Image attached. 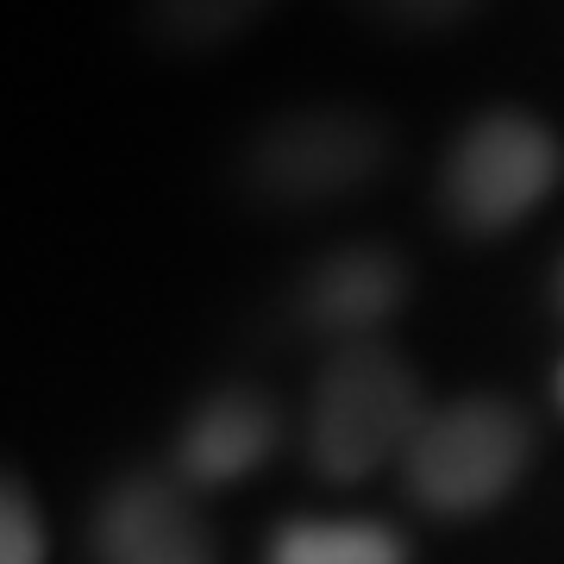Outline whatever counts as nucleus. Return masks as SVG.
<instances>
[{"mask_svg": "<svg viewBox=\"0 0 564 564\" xmlns=\"http://www.w3.org/2000/svg\"><path fill=\"white\" fill-rule=\"evenodd\" d=\"M395 163V126L377 107L314 101L263 120L232 158V182L245 202L270 214H307L364 195Z\"/></svg>", "mask_w": 564, "mask_h": 564, "instance_id": "f257e3e1", "label": "nucleus"}, {"mask_svg": "<svg viewBox=\"0 0 564 564\" xmlns=\"http://www.w3.org/2000/svg\"><path fill=\"white\" fill-rule=\"evenodd\" d=\"M421 421V377L408 370V358H395L377 339L339 345L314 383L307 458L326 484H358L389 458H408Z\"/></svg>", "mask_w": 564, "mask_h": 564, "instance_id": "f03ea898", "label": "nucleus"}, {"mask_svg": "<svg viewBox=\"0 0 564 564\" xmlns=\"http://www.w3.org/2000/svg\"><path fill=\"white\" fill-rule=\"evenodd\" d=\"M558 176L564 144L552 139V126H540L521 107H496L452 139L440 163V207L458 232L496 239L508 226H521L558 188Z\"/></svg>", "mask_w": 564, "mask_h": 564, "instance_id": "7ed1b4c3", "label": "nucleus"}, {"mask_svg": "<svg viewBox=\"0 0 564 564\" xmlns=\"http://www.w3.org/2000/svg\"><path fill=\"white\" fill-rule=\"evenodd\" d=\"M527 464V421L508 402L470 395L440 414H426L408 445V489L433 514H484L521 484Z\"/></svg>", "mask_w": 564, "mask_h": 564, "instance_id": "20e7f679", "label": "nucleus"}, {"mask_svg": "<svg viewBox=\"0 0 564 564\" xmlns=\"http://www.w3.org/2000/svg\"><path fill=\"white\" fill-rule=\"evenodd\" d=\"M408 302V263L389 245H339L295 282V321L339 345H364Z\"/></svg>", "mask_w": 564, "mask_h": 564, "instance_id": "39448f33", "label": "nucleus"}, {"mask_svg": "<svg viewBox=\"0 0 564 564\" xmlns=\"http://www.w3.org/2000/svg\"><path fill=\"white\" fill-rule=\"evenodd\" d=\"M95 564H214V545L176 489L132 477L95 508Z\"/></svg>", "mask_w": 564, "mask_h": 564, "instance_id": "423d86ee", "label": "nucleus"}, {"mask_svg": "<svg viewBox=\"0 0 564 564\" xmlns=\"http://www.w3.org/2000/svg\"><path fill=\"white\" fill-rule=\"evenodd\" d=\"M276 445V408L263 395H245V389H226L214 402H202L188 414L176 440V470L188 484L202 489H220V484H239L251 477Z\"/></svg>", "mask_w": 564, "mask_h": 564, "instance_id": "0eeeda50", "label": "nucleus"}, {"mask_svg": "<svg viewBox=\"0 0 564 564\" xmlns=\"http://www.w3.org/2000/svg\"><path fill=\"white\" fill-rule=\"evenodd\" d=\"M282 0H139L132 32L158 57H214L245 32H258Z\"/></svg>", "mask_w": 564, "mask_h": 564, "instance_id": "6e6552de", "label": "nucleus"}, {"mask_svg": "<svg viewBox=\"0 0 564 564\" xmlns=\"http://www.w3.org/2000/svg\"><path fill=\"white\" fill-rule=\"evenodd\" d=\"M270 564H408V545L383 521H289L270 540Z\"/></svg>", "mask_w": 564, "mask_h": 564, "instance_id": "1a4fd4ad", "label": "nucleus"}, {"mask_svg": "<svg viewBox=\"0 0 564 564\" xmlns=\"http://www.w3.org/2000/svg\"><path fill=\"white\" fill-rule=\"evenodd\" d=\"M364 20L389 25V32H414V39H426V32H458L464 20H477L484 13V0H351Z\"/></svg>", "mask_w": 564, "mask_h": 564, "instance_id": "9d476101", "label": "nucleus"}, {"mask_svg": "<svg viewBox=\"0 0 564 564\" xmlns=\"http://www.w3.org/2000/svg\"><path fill=\"white\" fill-rule=\"evenodd\" d=\"M0 564H44L39 508L13 477H0Z\"/></svg>", "mask_w": 564, "mask_h": 564, "instance_id": "9b49d317", "label": "nucleus"}, {"mask_svg": "<svg viewBox=\"0 0 564 564\" xmlns=\"http://www.w3.org/2000/svg\"><path fill=\"white\" fill-rule=\"evenodd\" d=\"M558 402H564V370H558Z\"/></svg>", "mask_w": 564, "mask_h": 564, "instance_id": "f8f14e48", "label": "nucleus"}, {"mask_svg": "<svg viewBox=\"0 0 564 564\" xmlns=\"http://www.w3.org/2000/svg\"><path fill=\"white\" fill-rule=\"evenodd\" d=\"M558 289H564V276H558Z\"/></svg>", "mask_w": 564, "mask_h": 564, "instance_id": "ddd939ff", "label": "nucleus"}]
</instances>
